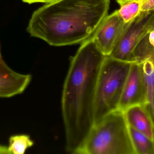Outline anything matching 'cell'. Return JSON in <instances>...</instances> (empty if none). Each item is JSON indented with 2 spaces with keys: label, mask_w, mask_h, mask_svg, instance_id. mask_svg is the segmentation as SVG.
<instances>
[{
  "label": "cell",
  "mask_w": 154,
  "mask_h": 154,
  "mask_svg": "<svg viewBox=\"0 0 154 154\" xmlns=\"http://www.w3.org/2000/svg\"><path fill=\"white\" fill-rule=\"evenodd\" d=\"M141 64L145 93L144 106L154 126V62L147 60Z\"/></svg>",
  "instance_id": "cell-10"
},
{
  "label": "cell",
  "mask_w": 154,
  "mask_h": 154,
  "mask_svg": "<svg viewBox=\"0 0 154 154\" xmlns=\"http://www.w3.org/2000/svg\"><path fill=\"white\" fill-rule=\"evenodd\" d=\"M127 24L119 16L117 10L108 14L100 24L91 38L105 56H110Z\"/></svg>",
  "instance_id": "cell-6"
},
{
  "label": "cell",
  "mask_w": 154,
  "mask_h": 154,
  "mask_svg": "<svg viewBox=\"0 0 154 154\" xmlns=\"http://www.w3.org/2000/svg\"><path fill=\"white\" fill-rule=\"evenodd\" d=\"M109 5L110 0H58L36 10L26 30L52 46L82 43L108 14Z\"/></svg>",
  "instance_id": "cell-2"
},
{
  "label": "cell",
  "mask_w": 154,
  "mask_h": 154,
  "mask_svg": "<svg viewBox=\"0 0 154 154\" xmlns=\"http://www.w3.org/2000/svg\"><path fill=\"white\" fill-rule=\"evenodd\" d=\"M0 58H2V49H1V44L0 42Z\"/></svg>",
  "instance_id": "cell-19"
},
{
  "label": "cell",
  "mask_w": 154,
  "mask_h": 154,
  "mask_svg": "<svg viewBox=\"0 0 154 154\" xmlns=\"http://www.w3.org/2000/svg\"><path fill=\"white\" fill-rule=\"evenodd\" d=\"M154 16V10L141 12L134 20L127 24L110 57L125 62H136L134 52L140 40L147 31Z\"/></svg>",
  "instance_id": "cell-5"
},
{
  "label": "cell",
  "mask_w": 154,
  "mask_h": 154,
  "mask_svg": "<svg viewBox=\"0 0 154 154\" xmlns=\"http://www.w3.org/2000/svg\"><path fill=\"white\" fill-rule=\"evenodd\" d=\"M106 57L91 38L71 58L61 99L66 149L69 153L79 154L95 124L97 83Z\"/></svg>",
  "instance_id": "cell-1"
},
{
  "label": "cell",
  "mask_w": 154,
  "mask_h": 154,
  "mask_svg": "<svg viewBox=\"0 0 154 154\" xmlns=\"http://www.w3.org/2000/svg\"><path fill=\"white\" fill-rule=\"evenodd\" d=\"M141 11L148 12L154 10V0H142Z\"/></svg>",
  "instance_id": "cell-15"
},
{
  "label": "cell",
  "mask_w": 154,
  "mask_h": 154,
  "mask_svg": "<svg viewBox=\"0 0 154 154\" xmlns=\"http://www.w3.org/2000/svg\"><path fill=\"white\" fill-rule=\"evenodd\" d=\"M128 127L136 154H154L153 141L134 128L129 126Z\"/></svg>",
  "instance_id": "cell-12"
},
{
  "label": "cell",
  "mask_w": 154,
  "mask_h": 154,
  "mask_svg": "<svg viewBox=\"0 0 154 154\" xmlns=\"http://www.w3.org/2000/svg\"><path fill=\"white\" fill-rule=\"evenodd\" d=\"M131 64L109 56L104 59L97 83L95 124L109 114L119 109Z\"/></svg>",
  "instance_id": "cell-4"
},
{
  "label": "cell",
  "mask_w": 154,
  "mask_h": 154,
  "mask_svg": "<svg viewBox=\"0 0 154 154\" xmlns=\"http://www.w3.org/2000/svg\"><path fill=\"white\" fill-rule=\"evenodd\" d=\"M134 55L136 62L141 63L147 60L154 62V16L148 30L136 47Z\"/></svg>",
  "instance_id": "cell-11"
},
{
  "label": "cell",
  "mask_w": 154,
  "mask_h": 154,
  "mask_svg": "<svg viewBox=\"0 0 154 154\" xmlns=\"http://www.w3.org/2000/svg\"><path fill=\"white\" fill-rule=\"evenodd\" d=\"M32 80L30 74L16 72L0 58V98H10L24 92Z\"/></svg>",
  "instance_id": "cell-8"
},
{
  "label": "cell",
  "mask_w": 154,
  "mask_h": 154,
  "mask_svg": "<svg viewBox=\"0 0 154 154\" xmlns=\"http://www.w3.org/2000/svg\"><path fill=\"white\" fill-rule=\"evenodd\" d=\"M146 103L144 84L141 63L131 64L122 92L119 109L125 111L127 108Z\"/></svg>",
  "instance_id": "cell-7"
},
{
  "label": "cell",
  "mask_w": 154,
  "mask_h": 154,
  "mask_svg": "<svg viewBox=\"0 0 154 154\" xmlns=\"http://www.w3.org/2000/svg\"><path fill=\"white\" fill-rule=\"evenodd\" d=\"M130 1H132V0H116L117 2L120 5L124 4V3L126 2Z\"/></svg>",
  "instance_id": "cell-18"
},
{
  "label": "cell",
  "mask_w": 154,
  "mask_h": 154,
  "mask_svg": "<svg viewBox=\"0 0 154 154\" xmlns=\"http://www.w3.org/2000/svg\"><path fill=\"white\" fill-rule=\"evenodd\" d=\"M57 1L58 0H22L23 2L29 4L35 3H44L49 4Z\"/></svg>",
  "instance_id": "cell-16"
},
{
  "label": "cell",
  "mask_w": 154,
  "mask_h": 154,
  "mask_svg": "<svg viewBox=\"0 0 154 154\" xmlns=\"http://www.w3.org/2000/svg\"><path fill=\"white\" fill-rule=\"evenodd\" d=\"M142 0H132L120 5L119 14L125 23L134 20L141 13Z\"/></svg>",
  "instance_id": "cell-14"
},
{
  "label": "cell",
  "mask_w": 154,
  "mask_h": 154,
  "mask_svg": "<svg viewBox=\"0 0 154 154\" xmlns=\"http://www.w3.org/2000/svg\"><path fill=\"white\" fill-rule=\"evenodd\" d=\"M0 154H10L7 146L0 144Z\"/></svg>",
  "instance_id": "cell-17"
},
{
  "label": "cell",
  "mask_w": 154,
  "mask_h": 154,
  "mask_svg": "<svg viewBox=\"0 0 154 154\" xmlns=\"http://www.w3.org/2000/svg\"><path fill=\"white\" fill-rule=\"evenodd\" d=\"M34 144L29 135H14L9 137L7 147L10 154H23Z\"/></svg>",
  "instance_id": "cell-13"
},
{
  "label": "cell",
  "mask_w": 154,
  "mask_h": 154,
  "mask_svg": "<svg viewBox=\"0 0 154 154\" xmlns=\"http://www.w3.org/2000/svg\"><path fill=\"white\" fill-rule=\"evenodd\" d=\"M153 143H154V139H153Z\"/></svg>",
  "instance_id": "cell-20"
},
{
  "label": "cell",
  "mask_w": 154,
  "mask_h": 154,
  "mask_svg": "<svg viewBox=\"0 0 154 154\" xmlns=\"http://www.w3.org/2000/svg\"><path fill=\"white\" fill-rule=\"evenodd\" d=\"M124 111L128 125L143 133L153 141V124L144 105H136Z\"/></svg>",
  "instance_id": "cell-9"
},
{
  "label": "cell",
  "mask_w": 154,
  "mask_h": 154,
  "mask_svg": "<svg viewBox=\"0 0 154 154\" xmlns=\"http://www.w3.org/2000/svg\"><path fill=\"white\" fill-rule=\"evenodd\" d=\"M79 154H136L124 111L117 109L95 124Z\"/></svg>",
  "instance_id": "cell-3"
}]
</instances>
